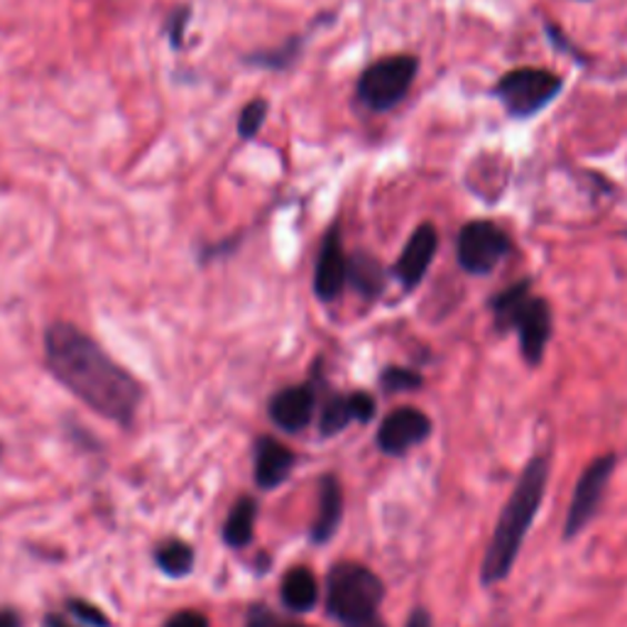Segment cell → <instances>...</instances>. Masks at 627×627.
Masks as SVG:
<instances>
[{"label": "cell", "instance_id": "obj_1", "mask_svg": "<svg viewBox=\"0 0 627 627\" xmlns=\"http://www.w3.org/2000/svg\"><path fill=\"white\" fill-rule=\"evenodd\" d=\"M44 363L69 393L101 417L130 424L143 400V387L84 331L57 322L44 331Z\"/></svg>", "mask_w": 627, "mask_h": 627}, {"label": "cell", "instance_id": "obj_2", "mask_svg": "<svg viewBox=\"0 0 627 627\" xmlns=\"http://www.w3.org/2000/svg\"><path fill=\"white\" fill-rule=\"evenodd\" d=\"M547 483H549V458L535 456L525 466L523 476H519L510 495V500H507L503 507L498 525H495L488 552H485V559L481 564V582L485 586L500 584L510 576L527 532L532 523H535V517L542 507L544 493H547Z\"/></svg>", "mask_w": 627, "mask_h": 627}, {"label": "cell", "instance_id": "obj_3", "mask_svg": "<svg viewBox=\"0 0 627 627\" xmlns=\"http://www.w3.org/2000/svg\"><path fill=\"white\" fill-rule=\"evenodd\" d=\"M385 598L381 576L368 566L356 562L336 564L326 578V610L338 623L353 625L377 615V606Z\"/></svg>", "mask_w": 627, "mask_h": 627}, {"label": "cell", "instance_id": "obj_4", "mask_svg": "<svg viewBox=\"0 0 627 627\" xmlns=\"http://www.w3.org/2000/svg\"><path fill=\"white\" fill-rule=\"evenodd\" d=\"M495 97L505 105L513 118L537 115L544 105H549L562 93V79L549 69L523 67L507 72L495 84Z\"/></svg>", "mask_w": 627, "mask_h": 627}, {"label": "cell", "instance_id": "obj_5", "mask_svg": "<svg viewBox=\"0 0 627 627\" xmlns=\"http://www.w3.org/2000/svg\"><path fill=\"white\" fill-rule=\"evenodd\" d=\"M417 57L397 54L371 64L358 79V97L373 111H390L407 97L417 77Z\"/></svg>", "mask_w": 627, "mask_h": 627}, {"label": "cell", "instance_id": "obj_6", "mask_svg": "<svg viewBox=\"0 0 627 627\" xmlns=\"http://www.w3.org/2000/svg\"><path fill=\"white\" fill-rule=\"evenodd\" d=\"M510 239L493 221H471L456 239L458 265L471 275H488L510 253Z\"/></svg>", "mask_w": 627, "mask_h": 627}, {"label": "cell", "instance_id": "obj_7", "mask_svg": "<svg viewBox=\"0 0 627 627\" xmlns=\"http://www.w3.org/2000/svg\"><path fill=\"white\" fill-rule=\"evenodd\" d=\"M615 464H618V456L606 454L590 461V466L582 473V478L576 483L569 513H566L564 539H574L576 535H582L590 519L596 517L603 498H606V488L613 478Z\"/></svg>", "mask_w": 627, "mask_h": 627}, {"label": "cell", "instance_id": "obj_8", "mask_svg": "<svg viewBox=\"0 0 627 627\" xmlns=\"http://www.w3.org/2000/svg\"><path fill=\"white\" fill-rule=\"evenodd\" d=\"M432 432V422L424 412L414 407H400L390 412L377 429V446L387 456L407 454L412 446L422 444Z\"/></svg>", "mask_w": 627, "mask_h": 627}, {"label": "cell", "instance_id": "obj_9", "mask_svg": "<svg viewBox=\"0 0 627 627\" xmlns=\"http://www.w3.org/2000/svg\"><path fill=\"white\" fill-rule=\"evenodd\" d=\"M513 328L523 343V356L529 365H539L547 351V341L552 336V312L549 304L537 297H529L523 310L515 316Z\"/></svg>", "mask_w": 627, "mask_h": 627}, {"label": "cell", "instance_id": "obj_10", "mask_svg": "<svg viewBox=\"0 0 627 627\" xmlns=\"http://www.w3.org/2000/svg\"><path fill=\"white\" fill-rule=\"evenodd\" d=\"M436 245H439V235H436V229L432 223H422V226L412 233L405 251H402L395 263V275L407 290L417 287L422 277L427 275L436 253Z\"/></svg>", "mask_w": 627, "mask_h": 627}, {"label": "cell", "instance_id": "obj_11", "mask_svg": "<svg viewBox=\"0 0 627 627\" xmlns=\"http://www.w3.org/2000/svg\"><path fill=\"white\" fill-rule=\"evenodd\" d=\"M316 395L312 385H294L285 387L270 400V419L277 424L282 432L297 434L314 417Z\"/></svg>", "mask_w": 627, "mask_h": 627}, {"label": "cell", "instance_id": "obj_12", "mask_svg": "<svg viewBox=\"0 0 627 627\" xmlns=\"http://www.w3.org/2000/svg\"><path fill=\"white\" fill-rule=\"evenodd\" d=\"M346 265L348 260L343 255L338 229H331L322 243V251H318L314 272V290L318 300L334 302L338 297L343 285H346Z\"/></svg>", "mask_w": 627, "mask_h": 627}, {"label": "cell", "instance_id": "obj_13", "mask_svg": "<svg viewBox=\"0 0 627 627\" xmlns=\"http://www.w3.org/2000/svg\"><path fill=\"white\" fill-rule=\"evenodd\" d=\"M297 464L292 448L280 444L272 436H260L255 444V483L263 491H275L277 485L290 478V473Z\"/></svg>", "mask_w": 627, "mask_h": 627}, {"label": "cell", "instance_id": "obj_14", "mask_svg": "<svg viewBox=\"0 0 627 627\" xmlns=\"http://www.w3.org/2000/svg\"><path fill=\"white\" fill-rule=\"evenodd\" d=\"M375 417V400L368 393L334 395L324 402L322 409V429L324 436H334L348 427L351 422H371Z\"/></svg>", "mask_w": 627, "mask_h": 627}, {"label": "cell", "instance_id": "obj_15", "mask_svg": "<svg viewBox=\"0 0 627 627\" xmlns=\"http://www.w3.org/2000/svg\"><path fill=\"white\" fill-rule=\"evenodd\" d=\"M343 517V493L336 476H326L322 481V491H318V513L312 525V539L316 544L328 542L336 535Z\"/></svg>", "mask_w": 627, "mask_h": 627}, {"label": "cell", "instance_id": "obj_16", "mask_svg": "<svg viewBox=\"0 0 627 627\" xmlns=\"http://www.w3.org/2000/svg\"><path fill=\"white\" fill-rule=\"evenodd\" d=\"M282 600L294 613L312 610L318 600L316 576L306 566H294V569L282 578Z\"/></svg>", "mask_w": 627, "mask_h": 627}, {"label": "cell", "instance_id": "obj_17", "mask_svg": "<svg viewBox=\"0 0 627 627\" xmlns=\"http://www.w3.org/2000/svg\"><path fill=\"white\" fill-rule=\"evenodd\" d=\"M346 280L365 300H375L385 290L383 265L368 253H353L346 265Z\"/></svg>", "mask_w": 627, "mask_h": 627}, {"label": "cell", "instance_id": "obj_18", "mask_svg": "<svg viewBox=\"0 0 627 627\" xmlns=\"http://www.w3.org/2000/svg\"><path fill=\"white\" fill-rule=\"evenodd\" d=\"M255 517H257V503L251 495H245L239 503L231 507L223 525V542L231 549H243L253 542V529H255Z\"/></svg>", "mask_w": 627, "mask_h": 627}, {"label": "cell", "instance_id": "obj_19", "mask_svg": "<svg viewBox=\"0 0 627 627\" xmlns=\"http://www.w3.org/2000/svg\"><path fill=\"white\" fill-rule=\"evenodd\" d=\"M155 562L162 574H168L172 578H182L186 574H192L194 569V549L182 539H168L158 547Z\"/></svg>", "mask_w": 627, "mask_h": 627}, {"label": "cell", "instance_id": "obj_20", "mask_svg": "<svg viewBox=\"0 0 627 627\" xmlns=\"http://www.w3.org/2000/svg\"><path fill=\"white\" fill-rule=\"evenodd\" d=\"M532 297L529 294V282H517L510 290L500 292L498 297H493V314H495V324H498L500 331H510L515 316L523 310L525 302Z\"/></svg>", "mask_w": 627, "mask_h": 627}, {"label": "cell", "instance_id": "obj_21", "mask_svg": "<svg viewBox=\"0 0 627 627\" xmlns=\"http://www.w3.org/2000/svg\"><path fill=\"white\" fill-rule=\"evenodd\" d=\"M265 118H267V101L255 99L251 103H245V109L239 115V135L243 140H253L260 133V128H263Z\"/></svg>", "mask_w": 627, "mask_h": 627}, {"label": "cell", "instance_id": "obj_22", "mask_svg": "<svg viewBox=\"0 0 627 627\" xmlns=\"http://www.w3.org/2000/svg\"><path fill=\"white\" fill-rule=\"evenodd\" d=\"M297 54H300V40H292L285 47H277V50H267V52L247 57V62L257 64V67H267V69H285Z\"/></svg>", "mask_w": 627, "mask_h": 627}, {"label": "cell", "instance_id": "obj_23", "mask_svg": "<svg viewBox=\"0 0 627 627\" xmlns=\"http://www.w3.org/2000/svg\"><path fill=\"white\" fill-rule=\"evenodd\" d=\"M381 383L383 387L387 390V393H409V390H417L422 387V375L419 373H414V371H407V368H387L381 377Z\"/></svg>", "mask_w": 627, "mask_h": 627}, {"label": "cell", "instance_id": "obj_24", "mask_svg": "<svg viewBox=\"0 0 627 627\" xmlns=\"http://www.w3.org/2000/svg\"><path fill=\"white\" fill-rule=\"evenodd\" d=\"M67 608L81 625H87V627H111V620L105 618L103 610L99 606H93V603H89V600L69 598L67 600Z\"/></svg>", "mask_w": 627, "mask_h": 627}, {"label": "cell", "instance_id": "obj_25", "mask_svg": "<svg viewBox=\"0 0 627 627\" xmlns=\"http://www.w3.org/2000/svg\"><path fill=\"white\" fill-rule=\"evenodd\" d=\"M245 627H312V625L285 620V618H280V615L270 613L267 608L257 606V608L251 610V615H247V625Z\"/></svg>", "mask_w": 627, "mask_h": 627}, {"label": "cell", "instance_id": "obj_26", "mask_svg": "<svg viewBox=\"0 0 627 627\" xmlns=\"http://www.w3.org/2000/svg\"><path fill=\"white\" fill-rule=\"evenodd\" d=\"M186 20H189V10L186 8L174 10V13L168 20V32H170V42H172L174 50H182V44H184L182 38H184Z\"/></svg>", "mask_w": 627, "mask_h": 627}, {"label": "cell", "instance_id": "obj_27", "mask_svg": "<svg viewBox=\"0 0 627 627\" xmlns=\"http://www.w3.org/2000/svg\"><path fill=\"white\" fill-rule=\"evenodd\" d=\"M164 627H209V620L199 610H180L172 615Z\"/></svg>", "mask_w": 627, "mask_h": 627}, {"label": "cell", "instance_id": "obj_28", "mask_svg": "<svg viewBox=\"0 0 627 627\" xmlns=\"http://www.w3.org/2000/svg\"><path fill=\"white\" fill-rule=\"evenodd\" d=\"M407 627H434V625H432V618H429L427 610L414 608L412 615H409V620H407Z\"/></svg>", "mask_w": 627, "mask_h": 627}, {"label": "cell", "instance_id": "obj_29", "mask_svg": "<svg viewBox=\"0 0 627 627\" xmlns=\"http://www.w3.org/2000/svg\"><path fill=\"white\" fill-rule=\"evenodd\" d=\"M0 627H20V615L16 610H0Z\"/></svg>", "mask_w": 627, "mask_h": 627}, {"label": "cell", "instance_id": "obj_30", "mask_svg": "<svg viewBox=\"0 0 627 627\" xmlns=\"http://www.w3.org/2000/svg\"><path fill=\"white\" fill-rule=\"evenodd\" d=\"M44 627H72V625H69L64 618H59V615L52 613V615H47V618H44Z\"/></svg>", "mask_w": 627, "mask_h": 627}, {"label": "cell", "instance_id": "obj_31", "mask_svg": "<svg viewBox=\"0 0 627 627\" xmlns=\"http://www.w3.org/2000/svg\"><path fill=\"white\" fill-rule=\"evenodd\" d=\"M346 627H387V625L381 618H377V615H373V618H368V620L353 623V625H346Z\"/></svg>", "mask_w": 627, "mask_h": 627}, {"label": "cell", "instance_id": "obj_32", "mask_svg": "<svg viewBox=\"0 0 627 627\" xmlns=\"http://www.w3.org/2000/svg\"><path fill=\"white\" fill-rule=\"evenodd\" d=\"M0 456H3V446H0Z\"/></svg>", "mask_w": 627, "mask_h": 627}]
</instances>
